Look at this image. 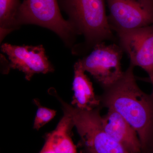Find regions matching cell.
<instances>
[{
    "label": "cell",
    "instance_id": "obj_4",
    "mask_svg": "<svg viewBox=\"0 0 153 153\" xmlns=\"http://www.w3.org/2000/svg\"><path fill=\"white\" fill-rule=\"evenodd\" d=\"M19 25L35 24L48 28L67 44L78 34L70 21L63 19L57 0H24L19 9Z\"/></svg>",
    "mask_w": 153,
    "mask_h": 153
},
{
    "label": "cell",
    "instance_id": "obj_12",
    "mask_svg": "<svg viewBox=\"0 0 153 153\" xmlns=\"http://www.w3.org/2000/svg\"><path fill=\"white\" fill-rule=\"evenodd\" d=\"M19 0H0L1 40L19 26Z\"/></svg>",
    "mask_w": 153,
    "mask_h": 153
},
{
    "label": "cell",
    "instance_id": "obj_5",
    "mask_svg": "<svg viewBox=\"0 0 153 153\" xmlns=\"http://www.w3.org/2000/svg\"><path fill=\"white\" fill-rule=\"evenodd\" d=\"M123 50L115 44L106 45L104 42L93 47L92 52L80 60L85 71L91 74L102 87H108L122 76L121 60Z\"/></svg>",
    "mask_w": 153,
    "mask_h": 153
},
{
    "label": "cell",
    "instance_id": "obj_9",
    "mask_svg": "<svg viewBox=\"0 0 153 153\" xmlns=\"http://www.w3.org/2000/svg\"><path fill=\"white\" fill-rule=\"evenodd\" d=\"M102 123L108 135L129 153H142V146L134 129L118 113L112 108L102 116Z\"/></svg>",
    "mask_w": 153,
    "mask_h": 153
},
{
    "label": "cell",
    "instance_id": "obj_1",
    "mask_svg": "<svg viewBox=\"0 0 153 153\" xmlns=\"http://www.w3.org/2000/svg\"><path fill=\"white\" fill-rule=\"evenodd\" d=\"M132 64L99 96L101 105L120 114L137 133L142 153L153 138V91H143L137 84Z\"/></svg>",
    "mask_w": 153,
    "mask_h": 153
},
{
    "label": "cell",
    "instance_id": "obj_16",
    "mask_svg": "<svg viewBox=\"0 0 153 153\" xmlns=\"http://www.w3.org/2000/svg\"></svg>",
    "mask_w": 153,
    "mask_h": 153
},
{
    "label": "cell",
    "instance_id": "obj_7",
    "mask_svg": "<svg viewBox=\"0 0 153 153\" xmlns=\"http://www.w3.org/2000/svg\"><path fill=\"white\" fill-rule=\"evenodd\" d=\"M117 34L130 64L143 69L153 85V25Z\"/></svg>",
    "mask_w": 153,
    "mask_h": 153
},
{
    "label": "cell",
    "instance_id": "obj_15",
    "mask_svg": "<svg viewBox=\"0 0 153 153\" xmlns=\"http://www.w3.org/2000/svg\"><path fill=\"white\" fill-rule=\"evenodd\" d=\"M146 1H149L150 2L153 4V0H146Z\"/></svg>",
    "mask_w": 153,
    "mask_h": 153
},
{
    "label": "cell",
    "instance_id": "obj_2",
    "mask_svg": "<svg viewBox=\"0 0 153 153\" xmlns=\"http://www.w3.org/2000/svg\"><path fill=\"white\" fill-rule=\"evenodd\" d=\"M60 102L63 112L70 115L87 153H129L105 131L100 108L81 110L63 100L55 91H50Z\"/></svg>",
    "mask_w": 153,
    "mask_h": 153
},
{
    "label": "cell",
    "instance_id": "obj_6",
    "mask_svg": "<svg viewBox=\"0 0 153 153\" xmlns=\"http://www.w3.org/2000/svg\"><path fill=\"white\" fill-rule=\"evenodd\" d=\"M108 22L117 33L153 25V4L146 0H106Z\"/></svg>",
    "mask_w": 153,
    "mask_h": 153
},
{
    "label": "cell",
    "instance_id": "obj_13",
    "mask_svg": "<svg viewBox=\"0 0 153 153\" xmlns=\"http://www.w3.org/2000/svg\"><path fill=\"white\" fill-rule=\"evenodd\" d=\"M34 102L38 106V110L34 120L33 128L38 130L55 117L56 111L42 106L37 99L34 100Z\"/></svg>",
    "mask_w": 153,
    "mask_h": 153
},
{
    "label": "cell",
    "instance_id": "obj_3",
    "mask_svg": "<svg viewBox=\"0 0 153 153\" xmlns=\"http://www.w3.org/2000/svg\"><path fill=\"white\" fill-rule=\"evenodd\" d=\"M105 0H64L65 7L78 34L88 47L114 40L105 11Z\"/></svg>",
    "mask_w": 153,
    "mask_h": 153
},
{
    "label": "cell",
    "instance_id": "obj_11",
    "mask_svg": "<svg viewBox=\"0 0 153 153\" xmlns=\"http://www.w3.org/2000/svg\"><path fill=\"white\" fill-rule=\"evenodd\" d=\"M63 114L56 128L46 136L45 144L39 153H77L71 138L73 120L70 115Z\"/></svg>",
    "mask_w": 153,
    "mask_h": 153
},
{
    "label": "cell",
    "instance_id": "obj_8",
    "mask_svg": "<svg viewBox=\"0 0 153 153\" xmlns=\"http://www.w3.org/2000/svg\"><path fill=\"white\" fill-rule=\"evenodd\" d=\"M1 49L8 57L10 67L23 72L27 80H30L34 74L54 71L42 45L14 46L6 43L2 45Z\"/></svg>",
    "mask_w": 153,
    "mask_h": 153
},
{
    "label": "cell",
    "instance_id": "obj_10",
    "mask_svg": "<svg viewBox=\"0 0 153 153\" xmlns=\"http://www.w3.org/2000/svg\"><path fill=\"white\" fill-rule=\"evenodd\" d=\"M72 84L74 95L71 105L84 110L90 111L101 105L99 96L96 95L92 83L85 74L80 60L74 64Z\"/></svg>",
    "mask_w": 153,
    "mask_h": 153
},
{
    "label": "cell",
    "instance_id": "obj_14",
    "mask_svg": "<svg viewBox=\"0 0 153 153\" xmlns=\"http://www.w3.org/2000/svg\"><path fill=\"white\" fill-rule=\"evenodd\" d=\"M142 153H153V138Z\"/></svg>",
    "mask_w": 153,
    "mask_h": 153
}]
</instances>
